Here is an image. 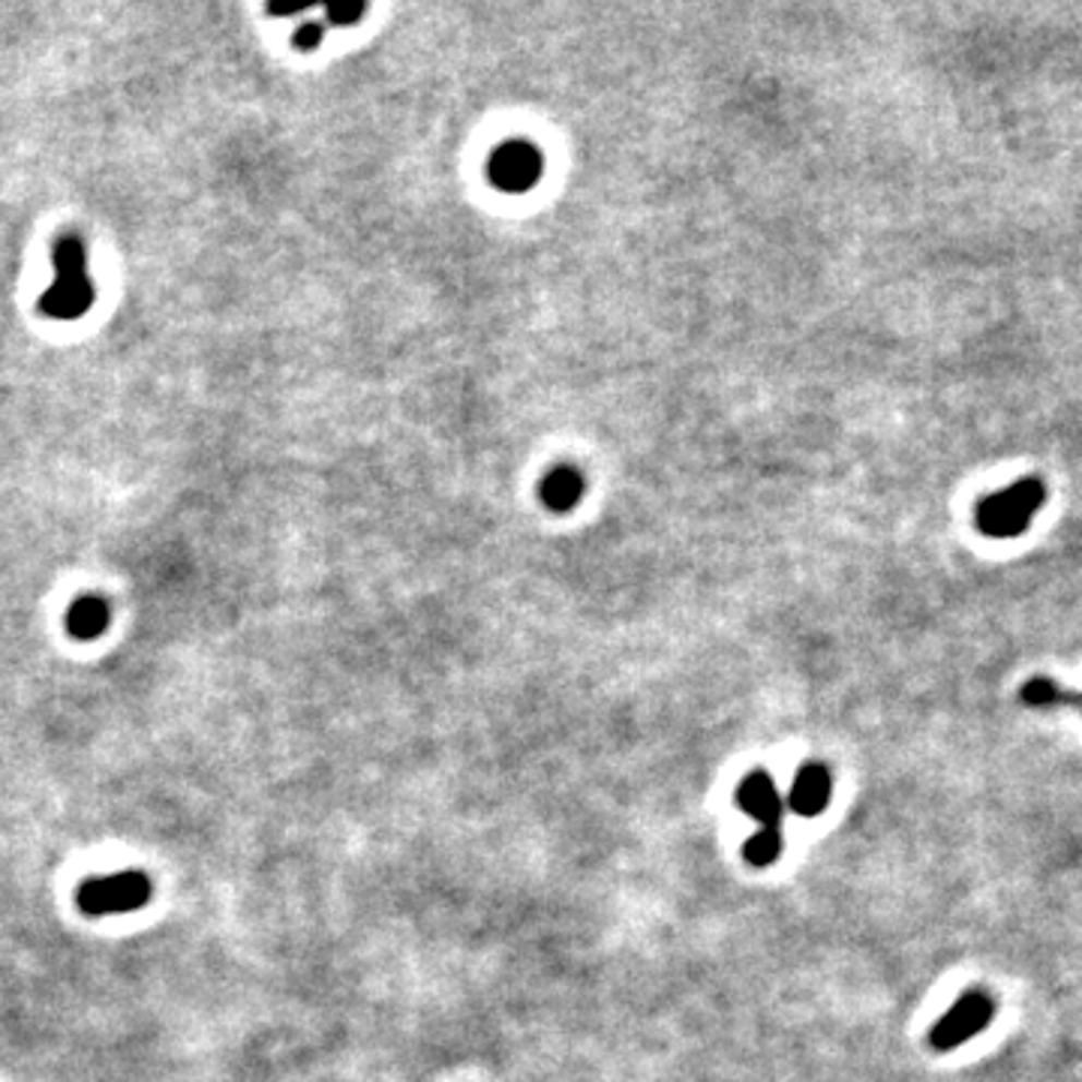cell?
<instances>
[{"label":"cell","instance_id":"obj_12","mask_svg":"<svg viewBox=\"0 0 1082 1082\" xmlns=\"http://www.w3.org/2000/svg\"><path fill=\"white\" fill-rule=\"evenodd\" d=\"M364 13H368L364 3H337V7H328V25L349 27L356 25L358 19H364Z\"/></svg>","mask_w":1082,"mask_h":1082},{"label":"cell","instance_id":"obj_1","mask_svg":"<svg viewBox=\"0 0 1082 1082\" xmlns=\"http://www.w3.org/2000/svg\"><path fill=\"white\" fill-rule=\"evenodd\" d=\"M51 259H55V284L39 298V313L55 322L82 320L97 301V289L87 274L85 241L75 232L61 235Z\"/></svg>","mask_w":1082,"mask_h":1082},{"label":"cell","instance_id":"obj_10","mask_svg":"<svg viewBox=\"0 0 1082 1082\" xmlns=\"http://www.w3.org/2000/svg\"><path fill=\"white\" fill-rule=\"evenodd\" d=\"M1020 701L1034 710H1053V707H1080L1082 710V692L1061 689L1049 676H1034L1022 686Z\"/></svg>","mask_w":1082,"mask_h":1082},{"label":"cell","instance_id":"obj_8","mask_svg":"<svg viewBox=\"0 0 1082 1082\" xmlns=\"http://www.w3.org/2000/svg\"><path fill=\"white\" fill-rule=\"evenodd\" d=\"M584 491H587V481H584V472L578 467H563L551 469L544 481H541V503L548 505L551 512H560L566 515L572 512L575 505L584 500Z\"/></svg>","mask_w":1082,"mask_h":1082},{"label":"cell","instance_id":"obj_9","mask_svg":"<svg viewBox=\"0 0 1082 1082\" xmlns=\"http://www.w3.org/2000/svg\"><path fill=\"white\" fill-rule=\"evenodd\" d=\"M111 611L103 596H82L67 611V632L75 640H94L109 628Z\"/></svg>","mask_w":1082,"mask_h":1082},{"label":"cell","instance_id":"obj_11","mask_svg":"<svg viewBox=\"0 0 1082 1082\" xmlns=\"http://www.w3.org/2000/svg\"><path fill=\"white\" fill-rule=\"evenodd\" d=\"M779 854H782V830L779 827L755 830L743 845V857L752 866H770V863L779 861Z\"/></svg>","mask_w":1082,"mask_h":1082},{"label":"cell","instance_id":"obj_5","mask_svg":"<svg viewBox=\"0 0 1082 1082\" xmlns=\"http://www.w3.org/2000/svg\"><path fill=\"white\" fill-rule=\"evenodd\" d=\"M488 175L491 181L503 193H527L532 187L539 184L541 175H544V157L536 142H527V139H508L503 142L500 148L493 151L491 160H488Z\"/></svg>","mask_w":1082,"mask_h":1082},{"label":"cell","instance_id":"obj_6","mask_svg":"<svg viewBox=\"0 0 1082 1082\" xmlns=\"http://www.w3.org/2000/svg\"><path fill=\"white\" fill-rule=\"evenodd\" d=\"M833 797V776L825 764H803L797 779L791 782V794H788V806L791 812H797L800 818H815L827 809V803Z\"/></svg>","mask_w":1082,"mask_h":1082},{"label":"cell","instance_id":"obj_4","mask_svg":"<svg viewBox=\"0 0 1082 1082\" xmlns=\"http://www.w3.org/2000/svg\"><path fill=\"white\" fill-rule=\"evenodd\" d=\"M996 1020V1001L984 989H972L962 998L953 1001V1008L947 1010L941 1020L935 1022L929 1032V1046L935 1053H953L962 1044L974 1041L977 1034L989 1029Z\"/></svg>","mask_w":1082,"mask_h":1082},{"label":"cell","instance_id":"obj_2","mask_svg":"<svg viewBox=\"0 0 1082 1082\" xmlns=\"http://www.w3.org/2000/svg\"><path fill=\"white\" fill-rule=\"evenodd\" d=\"M1046 503V488L1037 476H1025L1005 491L986 496L977 505V529L989 539H1017Z\"/></svg>","mask_w":1082,"mask_h":1082},{"label":"cell","instance_id":"obj_13","mask_svg":"<svg viewBox=\"0 0 1082 1082\" xmlns=\"http://www.w3.org/2000/svg\"><path fill=\"white\" fill-rule=\"evenodd\" d=\"M322 34H325V25H322V22L304 25L301 31H296V46L301 51H313L322 43Z\"/></svg>","mask_w":1082,"mask_h":1082},{"label":"cell","instance_id":"obj_7","mask_svg":"<svg viewBox=\"0 0 1082 1082\" xmlns=\"http://www.w3.org/2000/svg\"><path fill=\"white\" fill-rule=\"evenodd\" d=\"M737 806L749 818H755L761 827H779V818H782V797L776 791V782L770 776L758 770V773H749L743 782L737 785Z\"/></svg>","mask_w":1082,"mask_h":1082},{"label":"cell","instance_id":"obj_3","mask_svg":"<svg viewBox=\"0 0 1082 1082\" xmlns=\"http://www.w3.org/2000/svg\"><path fill=\"white\" fill-rule=\"evenodd\" d=\"M79 909L87 917L127 914L151 902V878L142 873H118L106 878H91L75 893Z\"/></svg>","mask_w":1082,"mask_h":1082}]
</instances>
